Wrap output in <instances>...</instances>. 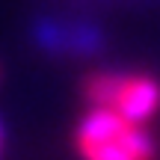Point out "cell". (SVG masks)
Returning a JSON list of instances; mask_svg holds the SVG:
<instances>
[{"label": "cell", "mask_w": 160, "mask_h": 160, "mask_svg": "<svg viewBox=\"0 0 160 160\" xmlns=\"http://www.w3.org/2000/svg\"><path fill=\"white\" fill-rule=\"evenodd\" d=\"M80 160H154L157 142L145 125L104 107H89L74 133Z\"/></svg>", "instance_id": "cell-1"}, {"label": "cell", "mask_w": 160, "mask_h": 160, "mask_svg": "<svg viewBox=\"0 0 160 160\" xmlns=\"http://www.w3.org/2000/svg\"><path fill=\"white\" fill-rule=\"evenodd\" d=\"M83 95L89 107H104L145 125L160 113V80L139 71H98L86 77Z\"/></svg>", "instance_id": "cell-2"}, {"label": "cell", "mask_w": 160, "mask_h": 160, "mask_svg": "<svg viewBox=\"0 0 160 160\" xmlns=\"http://www.w3.org/2000/svg\"><path fill=\"white\" fill-rule=\"evenodd\" d=\"M0 145H3V133H0Z\"/></svg>", "instance_id": "cell-3"}]
</instances>
